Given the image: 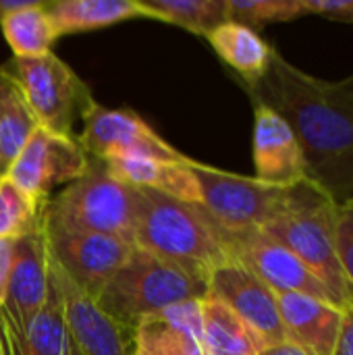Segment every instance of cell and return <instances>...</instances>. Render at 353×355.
Returning <instances> with one entry per match:
<instances>
[{
    "label": "cell",
    "mask_w": 353,
    "mask_h": 355,
    "mask_svg": "<svg viewBox=\"0 0 353 355\" xmlns=\"http://www.w3.org/2000/svg\"><path fill=\"white\" fill-rule=\"evenodd\" d=\"M246 89L254 102L287 121L302 148L308 181L335 204L353 198V75L320 79L275 50L266 75Z\"/></svg>",
    "instance_id": "6da1fadb"
},
{
    "label": "cell",
    "mask_w": 353,
    "mask_h": 355,
    "mask_svg": "<svg viewBox=\"0 0 353 355\" xmlns=\"http://www.w3.org/2000/svg\"><path fill=\"white\" fill-rule=\"evenodd\" d=\"M135 189V187H133ZM133 243L208 283L210 275L233 262L229 233H225L200 204L135 189Z\"/></svg>",
    "instance_id": "7a4b0ae2"
},
{
    "label": "cell",
    "mask_w": 353,
    "mask_h": 355,
    "mask_svg": "<svg viewBox=\"0 0 353 355\" xmlns=\"http://www.w3.org/2000/svg\"><path fill=\"white\" fill-rule=\"evenodd\" d=\"M206 293V281L135 245L96 304L117 324L133 333L144 318L183 302L202 300Z\"/></svg>",
    "instance_id": "3957f363"
},
{
    "label": "cell",
    "mask_w": 353,
    "mask_h": 355,
    "mask_svg": "<svg viewBox=\"0 0 353 355\" xmlns=\"http://www.w3.org/2000/svg\"><path fill=\"white\" fill-rule=\"evenodd\" d=\"M333 210L335 202L314 183L304 181L289 189L285 208L262 229V233L293 252L343 308L353 302V293L337 258Z\"/></svg>",
    "instance_id": "277c9868"
},
{
    "label": "cell",
    "mask_w": 353,
    "mask_h": 355,
    "mask_svg": "<svg viewBox=\"0 0 353 355\" xmlns=\"http://www.w3.org/2000/svg\"><path fill=\"white\" fill-rule=\"evenodd\" d=\"M42 220L52 233H102L131 239L135 189L114 177L104 160L89 158L87 171L46 202Z\"/></svg>",
    "instance_id": "5b68a950"
},
{
    "label": "cell",
    "mask_w": 353,
    "mask_h": 355,
    "mask_svg": "<svg viewBox=\"0 0 353 355\" xmlns=\"http://www.w3.org/2000/svg\"><path fill=\"white\" fill-rule=\"evenodd\" d=\"M200 187V206L229 235L262 231L287 204L289 189L191 162Z\"/></svg>",
    "instance_id": "8992f818"
},
{
    "label": "cell",
    "mask_w": 353,
    "mask_h": 355,
    "mask_svg": "<svg viewBox=\"0 0 353 355\" xmlns=\"http://www.w3.org/2000/svg\"><path fill=\"white\" fill-rule=\"evenodd\" d=\"M19 83L40 127L73 137V127L94 102L87 85L54 52L35 58L12 56L4 67Z\"/></svg>",
    "instance_id": "52a82bcc"
},
{
    "label": "cell",
    "mask_w": 353,
    "mask_h": 355,
    "mask_svg": "<svg viewBox=\"0 0 353 355\" xmlns=\"http://www.w3.org/2000/svg\"><path fill=\"white\" fill-rule=\"evenodd\" d=\"M79 144L89 158H158L187 162L185 154L164 141L139 114L127 108H106L96 100L85 110Z\"/></svg>",
    "instance_id": "ba28073f"
},
{
    "label": "cell",
    "mask_w": 353,
    "mask_h": 355,
    "mask_svg": "<svg viewBox=\"0 0 353 355\" xmlns=\"http://www.w3.org/2000/svg\"><path fill=\"white\" fill-rule=\"evenodd\" d=\"M87 166L89 156L75 137L37 127L4 175L33 200L48 202L56 185L77 181Z\"/></svg>",
    "instance_id": "9c48e42d"
},
{
    "label": "cell",
    "mask_w": 353,
    "mask_h": 355,
    "mask_svg": "<svg viewBox=\"0 0 353 355\" xmlns=\"http://www.w3.org/2000/svg\"><path fill=\"white\" fill-rule=\"evenodd\" d=\"M46 239L54 264L94 300L135 248V243L127 237L102 233L46 231Z\"/></svg>",
    "instance_id": "30bf717a"
},
{
    "label": "cell",
    "mask_w": 353,
    "mask_h": 355,
    "mask_svg": "<svg viewBox=\"0 0 353 355\" xmlns=\"http://www.w3.org/2000/svg\"><path fill=\"white\" fill-rule=\"evenodd\" d=\"M229 245L233 260L250 268L275 293H302L339 306L327 285L293 252L266 233L250 231L229 235Z\"/></svg>",
    "instance_id": "8fae6325"
},
{
    "label": "cell",
    "mask_w": 353,
    "mask_h": 355,
    "mask_svg": "<svg viewBox=\"0 0 353 355\" xmlns=\"http://www.w3.org/2000/svg\"><path fill=\"white\" fill-rule=\"evenodd\" d=\"M208 293L229 306L266 345L287 341L277 293L237 260L218 266L210 275Z\"/></svg>",
    "instance_id": "7c38bea8"
},
{
    "label": "cell",
    "mask_w": 353,
    "mask_h": 355,
    "mask_svg": "<svg viewBox=\"0 0 353 355\" xmlns=\"http://www.w3.org/2000/svg\"><path fill=\"white\" fill-rule=\"evenodd\" d=\"M50 293V252L44 220L15 239L10 275L2 310L15 327L23 329L46 304Z\"/></svg>",
    "instance_id": "4fadbf2b"
},
{
    "label": "cell",
    "mask_w": 353,
    "mask_h": 355,
    "mask_svg": "<svg viewBox=\"0 0 353 355\" xmlns=\"http://www.w3.org/2000/svg\"><path fill=\"white\" fill-rule=\"evenodd\" d=\"M50 279L60 293L71 333L83 355H133V333L106 316L50 258Z\"/></svg>",
    "instance_id": "5bb4252c"
},
{
    "label": "cell",
    "mask_w": 353,
    "mask_h": 355,
    "mask_svg": "<svg viewBox=\"0 0 353 355\" xmlns=\"http://www.w3.org/2000/svg\"><path fill=\"white\" fill-rule=\"evenodd\" d=\"M254 164L256 179L275 187L291 189L308 181L295 133L279 112L260 102H254Z\"/></svg>",
    "instance_id": "9a60e30c"
},
{
    "label": "cell",
    "mask_w": 353,
    "mask_h": 355,
    "mask_svg": "<svg viewBox=\"0 0 353 355\" xmlns=\"http://www.w3.org/2000/svg\"><path fill=\"white\" fill-rule=\"evenodd\" d=\"M2 355H83L67 320L58 289L50 279V293L42 310L23 327H15L0 306Z\"/></svg>",
    "instance_id": "2e32d148"
},
{
    "label": "cell",
    "mask_w": 353,
    "mask_h": 355,
    "mask_svg": "<svg viewBox=\"0 0 353 355\" xmlns=\"http://www.w3.org/2000/svg\"><path fill=\"white\" fill-rule=\"evenodd\" d=\"M133 355H210L202 337V300L144 318L133 329Z\"/></svg>",
    "instance_id": "e0dca14e"
},
{
    "label": "cell",
    "mask_w": 353,
    "mask_h": 355,
    "mask_svg": "<svg viewBox=\"0 0 353 355\" xmlns=\"http://www.w3.org/2000/svg\"><path fill=\"white\" fill-rule=\"evenodd\" d=\"M287 341L312 355H333L343 310L302 293H277Z\"/></svg>",
    "instance_id": "ac0fdd59"
},
{
    "label": "cell",
    "mask_w": 353,
    "mask_h": 355,
    "mask_svg": "<svg viewBox=\"0 0 353 355\" xmlns=\"http://www.w3.org/2000/svg\"><path fill=\"white\" fill-rule=\"evenodd\" d=\"M114 177L135 189H152L181 202L200 204V187L191 162H169L158 158H108Z\"/></svg>",
    "instance_id": "d6986e66"
},
{
    "label": "cell",
    "mask_w": 353,
    "mask_h": 355,
    "mask_svg": "<svg viewBox=\"0 0 353 355\" xmlns=\"http://www.w3.org/2000/svg\"><path fill=\"white\" fill-rule=\"evenodd\" d=\"M206 37L214 52L243 79L246 85H254L266 75L275 48L264 42L258 31L235 21H225Z\"/></svg>",
    "instance_id": "ffe728a7"
},
{
    "label": "cell",
    "mask_w": 353,
    "mask_h": 355,
    "mask_svg": "<svg viewBox=\"0 0 353 355\" xmlns=\"http://www.w3.org/2000/svg\"><path fill=\"white\" fill-rule=\"evenodd\" d=\"M202 337L210 355H258L268 345L212 293L202 297Z\"/></svg>",
    "instance_id": "44dd1931"
},
{
    "label": "cell",
    "mask_w": 353,
    "mask_h": 355,
    "mask_svg": "<svg viewBox=\"0 0 353 355\" xmlns=\"http://www.w3.org/2000/svg\"><path fill=\"white\" fill-rule=\"evenodd\" d=\"M46 12L56 35L92 31L144 17L135 0H56L46 2Z\"/></svg>",
    "instance_id": "7402d4cb"
},
{
    "label": "cell",
    "mask_w": 353,
    "mask_h": 355,
    "mask_svg": "<svg viewBox=\"0 0 353 355\" xmlns=\"http://www.w3.org/2000/svg\"><path fill=\"white\" fill-rule=\"evenodd\" d=\"M37 127L17 79L0 67V166L4 173Z\"/></svg>",
    "instance_id": "603a6c76"
},
{
    "label": "cell",
    "mask_w": 353,
    "mask_h": 355,
    "mask_svg": "<svg viewBox=\"0 0 353 355\" xmlns=\"http://www.w3.org/2000/svg\"><path fill=\"white\" fill-rule=\"evenodd\" d=\"M0 29L12 50V56L17 58H35L50 54V48L58 37L46 12L44 0H35L27 8L4 17L0 21Z\"/></svg>",
    "instance_id": "cb8c5ba5"
},
{
    "label": "cell",
    "mask_w": 353,
    "mask_h": 355,
    "mask_svg": "<svg viewBox=\"0 0 353 355\" xmlns=\"http://www.w3.org/2000/svg\"><path fill=\"white\" fill-rule=\"evenodd\" d=\"M144 17L179 25L196 35H208L229 21L227 0H135Z\"/></svg>",
    "instance_id": "d4e9b609"
},
{
    "label": "cell",
    "mask_w": 353,
    "mask_h": 355,
    "mask_svg": "<svg viewBox=\"0 0 353 355\" xmlns=\"http://www.w3.org/2000/svg\"><path fill=\"white\" fill-rule=\"evenodd\" d=\"M46 202L33 200L6 175L0 177V239H19L42 225Z\"/></svg>",
    "instance_id": "484cf974"
},
{
    "label": "cell",
    "mask_w": 353,
    "mask_h": 355,
    "mask_svg": "<svg viewBox=\"0 0 353 355\" xmlns=\"http://www.w3.org/2000/svg\"><path fill=\"white\" fill-rule=\"evenodd\" d=\"M229 21L241 23L250 29L268 23H283L304 17L302 0H227Z\"/></svg>",
    "instance_id": "4316f807"
},
{
    "label": "cell",
    "mask_w": 353,
    "mask_h": 355,
    "mask_svg": "<svg viewBox=\"0 0 353 355\" xmlns=\"http://www.w3.org/2000/svg\"><path fill=\"white\" fill-rule=\"evenodd\" d=\"M335 245L345 281L353 293V198L335 204Z\"/></svg>",
    "instance_id": "83f0119b"
},
{
    "label": "cell",
    "mask_w": 353,
    "mask_h": 355,
    "mask_svg": "<svg viewBox=\"0 0 353 355\" xmlns=\"http://www.w3.org/2000/svg\"><path fill=\"white\" fill-rule=\"evenodd\" d=\"M304 12L329 21L353 23V0H302Z\"/></svg>",
    "instance_id": "f1b7e54d"
},
{
    "label": "cell",
    "mask_w": 353,
    "mask_h": 355,
    "mask_svg": "<svg viewBox=\"0 0 353 355\" xmlns=\"http://www.w3.org/2000/svg\"><path fill=\"white\" fill-rule=\"evenodd\" d=\"M341 310H343V320L333 355H353V302L345 304Z\"/></svg>",
    "instance_id": "f546056e"
},
{
    "label": "cell",
    "mask_w": 353,
    "mask_h": 355,
    "mask_svg": "<svg viewBox=\"0 0 353 355\" xmlns=\"http://www.w3.org/2000/svg\"><path fill=\"white\" fill-rule=\"evenodd\" d=\"M12 248H15V241L0 239V306L4 304V297H6V285H8L10 262H12Z\"/></svg>",
    "instance_id": "4dcf8cb0"
},
{
    "label": "cell",
    "mask_w": 353,
    "mask_h": 355,
    "mask_svg": "<svg viewBox=\"0 0 353 355\" xmlns=\"http://www.w3.org/2000/svg\"><path fill=\"white\" fill-rule=\"evenodd\" d=\"M258 355H312L308 354L306 349L298 347L295 343L291 341H283V343H277V345H268L264 352H260Z\"/></svg>",
    "instance_id": "1f68e13d"
},
{
    "label": "cell",
    "mask_w": 353,
    "mask_h": 355,
    "mask_svg": "<svg viewBox=\"0 0 353 355\" xmlns=\"http://www.w3.org/2000/svg\"><path fill=\"white\" fill-rule=\"evenodd\" d=\"M35 0H0V21L21 8H27L29 4H33Z\"/></svg>",
    "instance_id": "d6a6232c"
},
{
    "label": "cell",
    "mask_w": 353,
    "mask_h": 355,
    "mask_svg": "<svg viewBox=\"0 0 353 355\" xmlns=\"http://www.w3.org/2000/svg\"><path fill=\"white\" fill-rule=\"evenodd\" d=\"M2 175H4V168H2V166H0V177H2Z\"/></svg>",
    "instance_id": "836d02e7"
},
{
    "label": "cell",
    "mask_w": 353,
    "mask_h": 355,
    "mask_svg": "<svg viewBox=\"0 0 353 355\" xmlns=\"http://www.w3.org/2000/svg\"><path fill=\"white\" fill-rule=\"evenodd\" d=\"M0 355H2V354H0Z\"/></svg>",
    "instance_id": "e575fe53"
}]
</instances>
